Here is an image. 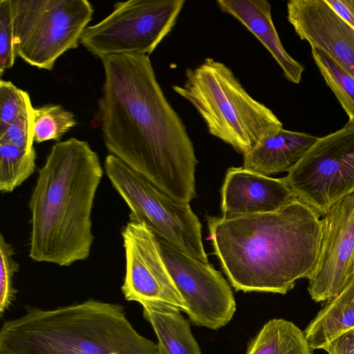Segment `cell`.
Here are the masks:
<instances>
[{"label":"cell","mask_w":354,"mask_h":354,"mask_svg":"<svg viewBox=\"0 0 354 354\" xmlns=\"http://www.w3.org/2000/svg\"><path fill=\"white\" fill-rule=\"evenodd\" d=\"M100 59L104 82L98 106L107 150L176 201L189 203L196 196L194 145L149 55Z\"/></svg>","instance_id":"6da1fadb"},{"label":"cell","mask_w":354,"mask_h":354,"mask_svg":"<svg viewBox=\"0 0 354 354\" xmlns=\"http://www.w3.org/2000/svg\"><path fill=\"white\" fill-rule=\"evenodd\" d=\"M214 253L236 291L285 295L317 266L320 216L297 200L270 213L207 216Z\"/></svg>","instance_id":"7a4b0ae2"},{"label":"cell","mask_w":354,"mask_h":354,"mask_svg":"<svg viewBox=\"0 0 354 354\" xmlns=\"http://www.w3.org/2000/svg\"><path fill=\"white\" fill-rule=\"evenodd\" d=\"M102 176L99 157L86 142L71 138L52 147L28 204L32 260L69 266L89 257L91 212Z\"/></svg>","instance_id":"3957f363"},{"label":"cell","mask_w":354,"mask_h":354,"mask_svg":"<svg viewBox=\"0 0 354 354\" xmlns=\"http://www.w3.org/2000/svg\"><path fill=\"white\" fill-rule=\"evenodd\" d=\"M0 330V354H158L119 304L90 299L43 309L26 306Z\"/></svg>","instance_id":"277c9868"},{"label":"cell","mask_w":354,"mask_h":354,"mask_svg":"<svg viewBox=\"0 0 354 354\" xmlns=\"http://www.w3.org/2000/svg\"><path fill=\"white\" fill-rule=\"evenodd\" d=\"M172 89L195 108L210 134L243 155L283 128L272 111L246 91L231 68L213 58L187 68L184 84Z\"/></svg>","instance_id":"5b68a950"},{"label":"cell","mask_w":354,"mask_h":354,"mask_svg":"<svg viewBox=\"0 0 354 354\" xmlns=\"http://www.w3.org/2000/svg\"><path fill=\"white\" fill-rule=\"evenodd\" d=\"M11 8L16 55L48 71L78 47L93 12L86 0H11Z\"/></svg>","instance_id":"8992f818"},{"label":"cell","mask_w":354,"mask_h":354,"mask_svg":"<svg viewBox=\"0 0 354 354\" xmlns=\"http://www.w3.org/2000/svg\"><path fill=\"white\" fill-rule=\"evenodd\" d=\"M104 169L113 187L129 206V218L142 222L156 236L209 263L201 223L189 203L176 201L112 154L106 157Z\"/></svg>","instance_id":"52a82bcc"},{"label":"cell","mask_w":354,"mask_h":354,"mask_svg":"<svg viewBox=\"0 0 354 354\" xmlns=\"http://www.w3.org/2000/svg\"><path fill=\"white\" fill-rule=\"evenodd\" d=\"M185 3V0L117 2L110 15L86 28L80 44L99 58L127 53L149 55L173 29Z\"/></svg>","instance_id":"ba28073f"},{"label":"cell","mask_w":354,"mask_h":354,"mask_svg":"<svg viewBox=\"0 0 354 354\" xmlns=\"http://www.w3.org/2000/svg\"><path fill=\"white\" fill-rule=\"evenodd\" d=\"M283 179L320 217L354 193V120L318 138Z\"/></svg>","instance_id":"9c48e42d"},{"label":"cell","mask_w":354,"mask_h":354,"mask_svg":"<svg viewBox=\"0 0 354 354\" xmlns=\"http://www.w3.org/2000/svg\"><path fill=\"white\" fill-rule=\"evenodd\" d=\"M156 236L171 277L184 299L191 322L218 329L236 311V301L227 281L209 263H204L169 241Z\"/></svg>","instance_id":"30bf717a"},{"label":"cell","mask_w":354,"mask_h":354,"mask_svg":"<svg viewBox=\"0 0 354 354\" xmlns=\"http://www.w3.org/2000/svg\"><path fill=\"white\" fill-rule=\"evenodd\" d=\"M122 237L125 275L121 290L125 299L141 305L167 304L186 313V303L165 265L153 232L142 222L129 218Z\"/></svg>","instance_id":"8fae6325"},{"label":"cell","mask_w":354,"mask_h":354,"mask_svg":"<svg viewBox=\"0 0 354 354\" xmlns=\"http://www.w3.org/2000/svg\"><path fill=\"white\" fill-rule=\"evenodd\" d=\"M322 240L308 291L316 302L335 298L354 277V193L322 216Z\"/></svg>","instance_id":"7c38bea8"},{"label":"cell","mask_w":354,"mask_h":354,"mask_svg":"<svg viewBox=\"0 0 354 354\" xmlns=\"http://www.w3.org/2000/svg\"><path fill=\"white\" fill-rule=\"evenodd\" d=\"M287 13L301 39L326 54L354 78V30L325 0H290Z\"/></svg>","instance_id":"4fadbf2b"},{"label":"cell","mask_w":354,"mask_h":354,"mask_svg":"<svg viewBox=\"0 0 354 354\" xmlns=\"http://www.w3.org/2000/svg\"><path fill=\"white\" fill-rule=\"evenodd\" d=\"M221 192V212L226 218L273 212L299 200L283 178L243 167L228 169Z\"/></svg>","instance_id":"5bb4252c"},{"label":"cell","mask_w":354,"mask_h":354,"mask_svg":"<svg viewBox=\"0 0 354 354\" xmlns=\"http://www.w3.org/2000/svg\"><path fill=\"white\" fill-rule=\"evenodd\" d=\"M220 9L241 22L266 47L283 71L286 78L299 84L304 71L303 64L292 58L281 42L266 0H218Z\"/></svg>","instance_id":"9a60e30c"},{"label":"cell","mask_w":354,"mask_h":354,"mask_svg":"<svg viewBox=\"0 0 354 354\" xmlns=\"http://www.w3.org/2000/svg\"><path fill=\"white\" fill-rule=\"evenodd\" d=\"M318 137L284 129L263 140L243 155V167L270 176L289 171L315 143Z\"/></svg>","instance_id":"2e32d148"},{"label":"cell","mask_w":354,"mask_h":354,"mask_svg":"<svg viewBox=\"0 0 354 354\" xmlns=\"http://www.w3.org/2000/svg\"><path fill=\"white\" fill-rule=\"evenodd\" d=\"M142 306L144 318L156 335L158 354H202L180 309L160 302H147Z\"/></svg>","instance_id":"e0dca14e"},{"label":"cell","mask_w":354,"mask_h":354,"mask_svg":"<svg viewBox=\"0 0 354 354\" xmlns=\"http://www.w3.org/2000/svg\"><path fill=\"white\" fill-rule=\"evenodd\" d=\"M354 329V277L333 299L327 302L304 333L312 350L322 349L342 335Z\"/></svg>","instance_id":"ac0fdd59"},{"label":"cell","mask_w":354,"mask_h":354,"mask_svg":"<svg viewBox=\"0 0 354 354\" xmlns=\"http://www.w3.org/2000/svg\"><path fill=\"white\" fill-rule=\"evenodd\" d=\"M305 333L292 322L272 319L250 342L246 354H312Z\"/></svg>","instance_id":"d6986e66"},{"label":"cell","mask_w":354,"mask_h":354,"mask_svg":"<svg viewBox=\"0 0 354 354\" xmlns=\"http://www.w3.org/2000/svg\"><path fill=\"white\" fill-rule=\"evenodd\" d=\"M36 151L22 150L0 142V191L10 193L20 186L34 172Z\"/></svg>","instance_id":"ffe728a7"},{"label":"cell","mask_w":354,"mask_h":354,"mask_svg":"<svg viewBox=\"0 0 354 354\" xmlns=\"http://www.w3.org/2000/svg\"><path fill=\"white\" fill-rule=\"evenodd\" d=\"M311 53L323 78L348 120H354V78L322 51L311 48Z\"/></svg>","instance_id":"44dd1931"},{"label":"cell","mask_w":354,"mask_h":354,"mask_svg":"<svg viewBox=\"0 0 354 354\" xmlns=\"http://www.w3.org/2000/svg\"><path fill=\"white\" fill-rule=\"evenodd\" d=\"M76 125L73 113L59 104H47L34 109V140L37 143L59 140Z\"/></svg>","instance_id":"7402d4cb"},{"label":"cell","mask_w":354,"mask_h":354,"mask_svg":"<svg viewBox=\"0 0 354 354\" xmlns=\"http://www.w3.org/2000/svg\"><path fill=\"white\" fill-rule=\"evenodd\" d=\"M34 110L28 93L11 82L0 81V131Z\"/></svg>","instance_id":"603a6c76"},{"label":"cell","mask_w":354,"mask_h":354,"mask_svg":"<svg viewBox=\"0 0 354 354\" xmlns=\"http://www.w3.org/2000/svg\"><path fill=\"white\" fill-rule=\"evenodd\" d=\"M15 251L11 245L0 235V316L10 308L16 298L17 290L13 287V276L19 269L14 260Z\"/></svg>","instance_id":"cb8c5ba5"},{"label":"cell","mask_w":354,"mask_h":354,"mask_svg":"<svg viewBox=\"0 0 354 354\" xmlns=\"http://www.w3.org/2000/svg\"><path fill=\"white\" fill-rule=\"evenodd\" d=\"M17 55L14 46L11 0H0V75L12 67Z\"/></svg>","instance_id":"d4e9b609"},{"label":"cell","mask_w":354,"mask_h":354,"mask_svg":"<svg viewBox=\"0 0 354 354\" xmlns=\"http://www.w3.org/2000/svg\"><path fill=\"white\" fill-rule=\"evenodd\" d=\"M34 141V110L21 115L0 131V142L22 150L32 149Z\"/></svg>","instance_id":"484cf974"},{"label":"cell","mask_w":354,"mask_h":354,"mask_svg":"<svg viewBox=\"0 0 354 354\" xmlns=\"http://www.w3.org/2000/svg\"><path fill=\"white\" fill-rule=\"evenodd\" d=\"M322 349L328 354H354V329L333 340Z\"/></svg>","instance_id":"4316f807"},{"label":"cell","mask_w":354,"mask_h":354,"mask_svg":"<svg viewBox=\"0 0 354 354\" xmlns=\"http://www.w3.org/2000/svg\"><path fill=\"white\" fill-rule=\"evenodd\" d=\"M325 1L354 30V0H325Z\"/></svg>","instance_id":"83f0119b"}]
</instances>
